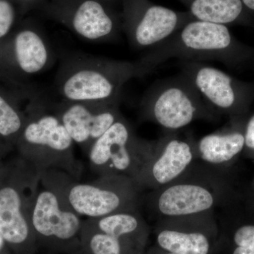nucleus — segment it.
<instances>
[{"label":"nucleus","mask_w":254,"mask_h":254,"mask_svg":"<svg viewBox=\"0 0 254 254\" xmlns=\"http://www.w3.org/2000/svg\"><path fill=\"white\" fill-rule=\"evenodd\" d=\"M26 122L14 148L40 173L63 172L80 180L82 165L73 151L74 142L51 104L33 96L26 107Z\"/></svg>","instance_id":"f03ea898"},{"label":"nucleus","mask_w":254,"mask_h":254,"mask_svg":"<svg viewBox=\"0 0 254 254\" xmlns=\"http://www.w3.org/2000/svg\"><path fill=\"white\" fill-rule=\"evenodd\" d=\"M81 216L41 181L31 214L33 234L60 242L73 240L82 230Z\"/></svg>","instance_id":"f8f14e48"},{"label":"nucleus","mask_w":254,"mask_h":254,"mask_svg":"<svg viewBox=\"0 0 254 254\" xmlns=\"http://www.w3.org/2000/svg\"><path fill=\"white\" fill-rule=\"evenodd\" d=\"M85 222L95 230L123 240L143 227L140 210L111 214L107 216L88 218Z\"/></svg>","instance_id":"6ab92c4d"},{"label":"nucleus","mask_w":254,"mask_h":254,"mask_svg":"<svg viewBox=\"0 0 254 254\" xmlns=\"http://www.w3.org/2000/svg\"><path fill=\"white\" fill-rule=\"evenodd\" d=\"M196 145L189 140L169 134L154 141L150 155L136 183L141 190H158L175 182L193 163Z\"/></svg>","instance_id":"9b49d317"},{"label":"nucleus","mask_w":254,"mask_h":254,"mask_svg":"<svg viewBox=\"0 0 254 254\" xmlns=\"http://www.w3.org/2000/svg\"><path fill=\"white\" fill-rule=\"evenodd\" d=\"M120 102H71L61 100L51 104L74 143L87 154L100 136L120 118Z\"/></svg>","instance_id":"9d476101"},{"label":"nucleus","mask_w":254,"mask_h":254,"mask_svg":"<svg viewBox=\"0 0 254 254\" xmlns=\"http://www.w3.org/2000/svg\"><path fill=\"white\" fill-rule=\"evenodd\" d=\"M69 27L88 41L113 42L118 39L122 26L106 8L95 0H84L74 9Z\"/></svg>","instance_id":"2eb2a0df"},{"label":"nucleus","mask_w":254,"mask_h":254,"mask_svg":"<svg viewBox=\"0 0 254 254\" xmlns=\"http://www.w3.org/2000/svg\"><path fill=\"white\" fill-rule=\"evenodd\" d=\"M41 179V173L19 155L3 164L0 171V233L9 245H25L33 234L32 210Z\"/></svg>","instance_id":"20e7f679"},{"label":"nucleus","mask_w":254,"mask_h":254,"mask_svg":"<svg viewBox=\"0 0 254 254\" xmlns=\"http://www.w3.org/2000/svg\"><path fill=\"white\" fill-rule=\"evenodd\" d=\"M248 11L254 12V0H241Z\"/></svg>","instance_id":"a878e982"},{"label":"nucleus","mask_w":254,"mask_h":254,"mask_svg":"<svg viewBox=\"0 0 254 254\" xmlns=\"http://www.w3.org/2000/svg\"><path fill=\"white\" fill-rule=\"evenodd\" d=\"M148 73L140 59L123 61L76 54L63 60L55 86L66 101L115 103L121 100L127 82Z\"/></svg>","instance_id":"f257e3e1"},{"label":"nucleus","mask_w":254,"mask_h":254,"mask_svg":"<svg viewBox=\"0 0 254 254\" xmlns=\"http://www.w3.org/2000/svg\"><path fill=\"white\" fill-rule=\"evenodd\" d=\"M105 1H112V0H105Z\"/></svg>","instance_id":"c85d7f7f"},{"label":"nucleus","mask_w":254,"mask_h":254,"mask_svg":"<svg viewBox=\"0 0 254 254\" xmlns=\"http://www.w3.org/2000/svg\"><path fill=\"white\" fill-rule=\"evenodd\" d=\"M153 145L154 141L137 136L123 117L92 145L86 155L92 171L98 177L123 176L136 182Z\"/></svg>","instance_id":"6e6552de"},{"label":"nucleus","mask_w":254,"mask_h":254,"mask_svg":"<svg viewBox=\"0 0 254 254\" xmlns=\"http://www.w3.org/2000/svg\"><path fill=\"white\" fill-rule=\"evenodd\" d=\"M5 50L18 71L28 76L46 71L54 60L47 38L32 28L18 31L11 38Z\"/></svg>","instance_id":"4468645a"},{"label":"nucleus","mask_w":254,"mask_h":254,"mask_svg":"<svg viewBox=\"0 0 254 254\" xmlns=\"http://www.w3.org/2000/svg\"><path fill=\"white\" fill-rule=\"evenodd\" d=\"M196 20L223 24L239 22L245 18L241 0H179Z\"/></svg>","instance_id":"f3484780"},{"label":"nucleus","mask_w":254,"mask_h":254,"mask_svg":"<svg viewBox=\"0 0 254 254\" xmlns=\"http://www.w3.org/2000/svg\"><path fill=\"white\" fill-rule=\"evenodd\" d=\"M245 139V145L250 149L254 150V116L250 119L247 125Z\"/></svg>","instance_id":"b1692460"},{"label":"nucleus","mask_w":254,"mask_h":254,"mask_svg":"<svg viewBox=\"0 0 254 254\" xmlns=\"http://www.w3.org/2000/svg\"><path fill=\"white\" fill-rule=\"evenodd\" d=\"M13 147L0 137V160H4V157L12 149Z\"/></svg>","instance_id":"393cba45"},{"label":"nucleus","mask_w":254,"mask_h":254,"mask_svg":"<svg viewBox=\"0 0 254 254\" xmlns=\"http://www.w3.org/2000/svg\"><path fill=\"white\" fill-rule=\"evenodd\" d=\"M159 246L174 254H208L210 243L203 232L165 228L158 233Z\"/></svg>","instance_id":"a211bd4d"},{"label":"nucleus","mask_w":254,"mask_h":254,"mask_svg":"<svg viewBox=\"0 0 254 254\" xmlns=\"http://www.w3.org/2000/svg\"><path fill=\"white\" fill-rule=\"evenodd\" d=\"M139 108L142 120L170 131L182 129L195 120H216V113L182 72L155 81L143 94Z\"/></svg>","instance_id":"423d86ee"},{"label":"nucleus","mask_w":254,"mask_h":254,"mask_svg":"<svg viewBox=\"0 0 254 254\" xmlns=\"http://www.w3.org/2000/svg\"><path fill=\"white\" fill-rule=\"evenodd\" d=\"M41 174V181L80 216L96 218L141 209L143 190L128 177L102 176L92 182H81L63 172Z\"/></svg>","instance_id":"7ed1b4c3"},{"label":"nucleus","mask_w":254,"mask_h":254,"mask_svg":"<svg viewBox=\"0 0 254 254\" xmlns=\"http://www.w3.org/2000/svg\"><path fill=\"white\" fill-rule=\"evenodd\" d=\"M82 229L90 231L88 237V248L93 254H122L121 239L107 235L90 226L83 222Z\"/></svg>","instance_id":"412c9836"},{"label":"nucleus","mask_w":254,"mask_h":254,"mask_svg":"<svg viewBox=\"0 0 254 254\" xmlns=\"http://www.w3.org/2000/svg\"><path fill=\"white\" fill-rule=\"evenodd\" d=\"M245 145V136L240 132H215L198 141L195 146L196 156L203 163L216 167L232 160Z\"/></svg>","instance_id":"dca6fc26"},{"label":"nucleus","mask_w":254,"mask_h":254,"mask_svg":"<svg viewBox=\"0 0 254 254\" xmlns=\"http://www.w3.org/2000/svg\"><path fill=\"white\" fill-rule=\"evenodd\" d=\"M193 163L175 182L142 196L151 215L175 218L215 211L220 198L216 167Z\"/></svg>","instance_id":"0eeeda50"},{"label":"nucleus","mask_w":254,"mask_h":254,"mask_svg":"<svg viewBox=\"0 0 254 254\" xmlns=\"http://www.w3.org/2000/svg\"><path fill=\"white\" fill-rule=\"evenodd\" d=\"M235 46L227 26L194 19L140 58L148 73L170 59L232 63Z\"/></svg>","instance_id":"39448f33"},{"label":"nucleus","mask_w":254,"mask_h":254,"mask_svg":"<svg viewBox=\"0 0 254 254\" xmlns=\"http://www.w3.org/2000/svg\"><path fill=\"white\" fill-rule=\"evenodd\" d=\"M26 112L0 92V137L14 148L26 122Z\"/></svg>","instance_id":"aec40b11"},{"label":"nucleus","mask_w":254,"mask_h":254,"mask_svg":"<svg viewBox=\"0 0 254 254\" xmlns=\"http://www.w3.org/2000/svg\"><path fill=\"white\" fill-rule=\"evenodd\" d=\"M27 1H33V0H27Z\"/></svg>","instance_id":"c756f323"},{"label":"nucleus","mask_w":254,"mask_h":254,"mask_svg":"<svg viewBox=\"0 0 254 254\" xmlns=\"http://www.w3.org/2000/svg\"><path fill=\"white\" fill-rule=\"evenodd\" d=\"M234 241L237 246L233 254H254V225H245L235 232Z\"/></svg>","instance_id":"4be33fe9"},{"label":"nucleus","mask_w":254,"mask_h":254,"mask_svg":"<svg viewBox=\"0 0 254 254\" xmlns=\"http://www.w3.org/2000/svg\"><path fill=\"white\" fill-rule=\"evenodd\" d=\"M4 160H0V171H1V169L2 168L3 164H4Z\"/></svg>","instance_id":"cd10ccee"},{"label":"nucleus","mask_w":254,"mask_h":254,"mask_svg":"<svg viewBox=\"0 0 254 254\" xmlns=\"http://www.w3.org/2000/svg\"><path fill=\"white\" fill-rule=\"evenodd\" d=\"M6 242L3 238L2 235L0 233V254L2 253L3 251L4 250L5 245H6Z\"/></svg>","instance_id":"bb28decb"},{"label":"nucleus","mask_w":254,"mask_h":254,"mask_svg":"<svg viewBox=\"0 0 254 254\" xmlns=\"http://www.w3.org/2000/svg\"><path fill=\"white\" fill-rule=\"evenodd\" d=\"M168 254H174L169 253Z\"/></svg>","instance_id":"7c9ffc66"},{"label":"nucleus","mask_w":254,"mask_h":254,"mask_svg":"<svg viewBox=\"0 0 254 254\" xmlns=\"http://www.w3.org/2000/svg\"><path fill=\"white\" fill-rule=\"evenodd\" d=\"M124 31L135 49L154 48L195 19L187 11H175L148 0H124Z\"/></svg>","instance_id":"1a4fd4ad"},{"label":"nucleus","mask_w":254,"mask_h":254,"mask_svg":"<svg viewBox=\"0 0 254 254\" xmlns=\"http://www.w3.org/2000/svg\"><path fill=\"white\" fill-rule=\"evenodd\" d=\"M180 66L215 113L230 111L239 103L240 90L235 80L222 70L201 62L181 61Z\"/></svg>","instance_id":"ddd939ff"},{"label":"nucleus","mask_w":254,"mask_h":254,"mask_svg":"<svg viewBox=\"0 0 254 254\" xmlns=\"http://www.w3.org/2000/svg\"><path fill=\"white\" fill-rule=\"evenodd\" d=\"M15 20V11L7 0H0V42L6 39Z\"/></svg>","instance_id":"5701e85b"}]
</instances>
